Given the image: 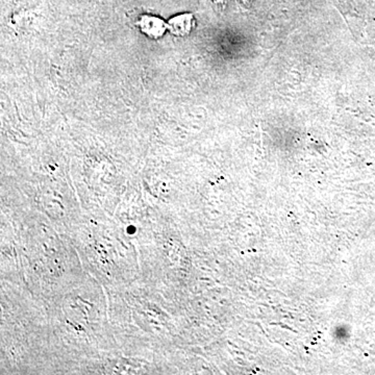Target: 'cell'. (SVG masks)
I'll list each match as a JSON object with an SVG mask.
<instances>
[{"label": "cell", "instance_id": "6da1fadb", "mask_svg": "<svg viewBox=\"0 0 375 375\" xmlns=\"http://www.w3.org/2000/svg\"><path fill=\"white\" fill-rule=\"evenodd\" d=\"M137 26L151 39H159L163 37L165 31L168 29L166 22L162 18L153 15H143L140 17Z\"/></svg>", "mask_w": 375, "mask_h": 375}, {"label": "cell", "instance_id": "7a4b0ae2", "mask_svg": "<svg viewBox=\"0 0 375 375\" xmlns=\"http://www.w3.org/2000/svg\"><path fill=\"white\" fill-rule=\"evenodd\" d=\"M167 26H168L169 31L173 35L178 36V37H186L195 26V20H194V16L192 14H180V15H176L171 18Z\"/></svg>", "mask_w": 375, "mask_h": 375}, {"label": "cell", "instance_id": "3957f363", "mask_svg": "<svg viewBox=\"0 0 375 375\" xmlns=\"http://www.w3.org/2000/svg\"><path fill=\"white\" fill-rule=\"evenodd\" d=\"M239 1L241 2L242 4H244L245 6H250V4H252V2L254 1V0H239Z\"/></svg>", "mask_w": 375, "mask_h": 375}, {"label": "cell", "instance_id": "277c9868", "mask_svg": "<svg viewBox=\"0 0 375 375\" xmlns=\"http://www.w3.org/2000/svg\"><path fill=\"white\" fill-rule=\"evenodd\" d=\"M214 1L216 2V4H225V2L227 1V0H214Z\"/></svg>", "mask_w": 375, "mask_h": 375}]
</instances>
